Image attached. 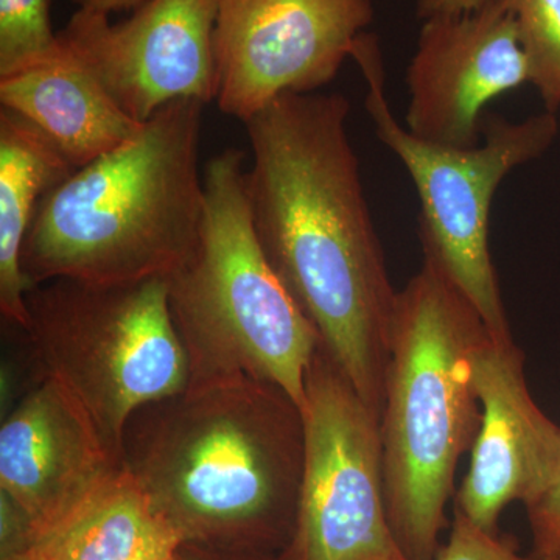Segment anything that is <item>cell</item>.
Here are the masks:
<instances>
[{
	"instance_id": "cell-12",
	"label": "cell",
	"mask_w": 560,
	"mask_h": 560,
	"mask_svg": "<svg viewBox=\"0 0 560 560\" xmlns=\"http://www.w3.org/2000/svg\"><path fill=\"white\" fill-rule=\"evenodd\" d=\"M481 423L455 508L478 528L499 534L504 508L540 499L560 471V425L533 399L525 357L514 340L486 335L474 353Z\"/></svg>"
},
{
	"instance_id": "cell-2",
	"label": "cell",
	"mask_w": 560,
	"mask_h": 560,
	"mask_svg": "<svg viewBox=\"0 0 560 560\" xmlns=\"http://www.w3.org/2000/svg\"><path fill=\"white\" fill-rule=\"evenodd\" d=\"M304 416L290 394L248 375L143 405L121 464L180 545L280 555L296 525Z\"/></svg>"
},
{
	"instance_id": "cell-23",
	"label": "cell",
	"mask_w": 560,
	"mask_h": 560,
	"mask_svg": "<svg viewBox=\"0 0 560 560\" xmlns=\"http://www.w3.org/2000/svg\"><path fill=\"white\" fill-rule=\"evenodd\" d=\"M72 2L79 7V10L94 11V13L109 16L119 11H135L145 0H72Z\"/></svg>"
},
{
	"instance_id": "cell-24",
	"label": "cell",
	"mask_w": 560,
	"mask_h": 560,
	"mask_svg": "<svg viewBox=\"0 0 560 560\" xmlns=\"http://www.w3.org/2000/svg\"><path fill=\"white\" fill-rule=\"evenodd\" d=\"M171 560H184L183 558H180L179 548H178V551H176V555L173 556V558Z\"/></svg>"
},
{
	"instance_id": "cell-21",
	"label": "cell",
	"mask_w": 560,
	"mask_h": 560,
	"mask_svg": "<svg viewBox=\"0 0 560 560\" xmlns=\"http://www.w3.org/2000/svg\"><path fill=\"white\" fill-rule=\"evenodd\" d=\"M486 0H418L419 20L425 21L436 16H455L480 9Z\"/></svg>"
},
{
	"instance_id": "cell-4",
	"label": "cell",
	"mask_w": 560,
	"mask_h": 560,
	"mask_svg": "<svg viewBox=\"0 0 560 560\" xmlns=\"http://www.w3.org/2000/svg\"><path fill=\"white\" fill-rule=\"evenodd\" d=\"M490 334L430 261L397 291L381 415L390 530L407 560H436L460 456L481 423L474 353Z\"/></svg>"
},
{
	"instance_id": "cell-13",
	"label": "cell",
	"mask_w": 560,
	"mask_h": 560,
	"mask_svg": "<svg viewBox=\"0 0 560 560\" xmlns=\"http://www.w3.org/2000/svg\"><path fill=\"white\" fill-rule=\"evenodd\" d=\"M124 470L86 410L40 375L0 429V493L31 522V541ZM28 541V544H31Z\"/></svg>"
},
{
	"instance_id": "cell-1",
	"label": "cell",
	"mask_w": 560,
	"mask_h": 560,
	"mask_svg": "<svg viewBox=\"0 0 560 560\" xmlns=\"http://www.w3.org/2000/svg\"><path fill=\"white\" fill-rule=\"evenodd\" d=\"M341 94H285L246 121V187L261 249L381 418L397 291L350 143Z\"/></svg>"
},
{
	"instance_id": "cell-8",
	"label": "cell",
	"mask_w": 560,
	"mask_h": 560,
	"mask_svg": "<svg viewBox=\"0 0 560 560\" xmlns=\"http://www.w3.org/2000/svg\"><path fill=\"white\" fill-rule=\"evenodd\" d=\"M304 469L282 560H407L390 530L381 418L323 345L305 375Z\"/></svg>"
},
{
	"instance_id": "cell-11",
	"label": "cell",
	"mask_w": 560,
	"mask_h": 560,
	"mask_svg": "<svg viewBox=\"0 0 560 560\" xmlns=\"http://www.w3.org/2000/svg\"><path fill=\"white\" fill-rule=\"evenodd\" d=\"M529 83L514 16L500 0L423 21L407 69V130L452 149L480 143L488 103Z\"/></svg>"
},
{
	"instance_id": "cell-7",
	"label": "cell",
	"mask_w": 560,
	"mask_h": 560,
	"mask_svg": "<svg viewBox=\"0 0 560 560\" xmlns=\"http://www.w3.org/2000/svg\"><path fill=\"white\" fill-rule=\"evenodd\" d=\"M352 60L366 80V110L377 138L399 158L418 190L425 261L474 305L493 337L510 340V319L490 254V210L501 180L550 149L558 138V117L547 110L522 121L486 116L482 143L471 149L436 145L412 136L390 113L374 35L360 36Z\"/></svg>"
},
{
	"instance_id": "cell-10",
	"label": "cell",
	"mask_w": 560,
	"mask_h": 560,
	"mask_svg": "<svg viewBox=\"0 0 560 560\" xmlns=\"http://www.w3.org/2000/svg\"><path fill=\"white\" fill-rule=\"evenodd\" d=\"M220 0H145L131 18L77 10L61 35L127 116L145 124L168 103L217 97L213 32Z\"/></svg>"
},
{
	"instance_id": "cell-20",
	"label": "cell",
	"mask_w": 560,
	"mask_h": 560,
	"mask_svg": "<svg viewBox=\"0 0 560 560\" xmlns=\"http://www.w3.org/2000/svg\"><path fill=\"white\" fill-rule=\"evenodd\" d=\"M533 555L560 560V471L551 488L526 508Z\"/></svg>"
},
{
	"instance_id": "cell-17",
	"label": "cell",
	"mask_w": 560,
	"mask_h": 560,
	"mask_svg": "<svg viewBox=\"0 0 560 560\" xmlns=\"http://www.w3.org/2000/svg\"><path fill=\"white\" fill-rule=\"evenodd\" d=\"M514 16L529 83L547 113L560 108V0H500Z\"/></svg>"
},
{
	"instance_id": "cell-15",
	"label": "cell",
	"mask_w": 560,
	"mask_h": 560,
	"mask_svg": "<svg viewBox=\"0 0 560 560\" xmlns=\"http://www.w3.org/2000/svg\"><path fill=\"white\" fill-rule=\"evenodd\" d=\"M179 547L124 469L9 560H171Z\"/></svg>"
},
{
	"instance_id": "cell-19",
	"label": "cell",
	"mask_w": 560,
	"mask_h": 560,
	"mask_svg": "<svg viewBox=\"0 0 560 560\" xmlns=\"http://www.w3.org/2000/svg\"><path fill=\"white\" fill-rule=\"evenodd\" d=\"M436 560H550L536 555L523 556L511 540L486 533L459 511L453 510L451 536L441 545Z\"/></svg>"
},
{
	"instance_id": "cell-6",
	"label": "cell",
	"mask_w": 560,
	"mask_h": 560,
	"mask_svg": "<svg viewBox=\"0 0 560 560\" xmlns=\"http://www.w3.org/2000/svg\"><path fill=\"white\" fill-rule=\"evenodd\" d=\"M40 375L72 394L121 459L128 419L189 386L186 349L168 305L167 279L86 283L55 279L25 293Z\"/></svg>"
},
{
	"instance_id": "cell-5",
	"label": "cell",
	"mask_w": 560,
	"mask_h": 560,
	"mask_svg": "<svg viewBox=\"0 0 560 560\" xmlns=\"http://www.w3.org/2000/svg\"><path fill=\"white\" fill-rule=\"evenodd\" d=\"M245 153L228 149L205 167L197 248L167 279L173 324L191 385L248 375L305 404V375L320 345L265 256L254 231Z\"/></svg>"
},
{
	"instance_id": "cell-9",
	"label": "cell",
	"mask_w": 560,
	"mask_h": 560,
	"mask_svg": "<svg viewBox=\"0 0 560 560\" xmlns=\"http://www.w3.org/2000/svg\"><path fill=\"white\" fill-rule=\"evenodd\" d=\"M372 21V0H220L213 54L221 113L246 124L282 95L326 86Z\"/></svg>"
},
{
	"instance_id": "cell-14",
	"label": "cell",
	"mask_w": 560,
	"mask_h": 560,
	"mask_svg": "<svg viewBox=\"0 0 560 560\" xmlns=\"http://www.w3.org/2000/svg\"><path fill=\"white\" fill-rule=\"evenodd\" d=\"M58 36L50 60L0 79V103L38 127L79 171L135 138L143 124L119 108L75 47Z\"/></svg>"
},
{
	"instance_id": "cell-3",
	"label": "cell",
	"mask_w": 560,
	"mask_h": 560,
	"mask_svg": "<svg viewBox=\"0 0 560 560\" xmlns=\"http://www.w3.org/2000/svg\"><path fill=\"white\" fill-rule=\"evenodd\" d=\"M202 108L194 98L168 103L135 138L44 195L21 249L28 289L55 279H168L190 259L206 205Z\"/></svg>"
},
{
	"instance_id": "cell-22",
	"label": "cell",
	"mask_w": 560,
	"mask_h": 560,
	"mask_svg": "<svg viewBox=\"0 0 560 560\" xmlns=\"http://www.w3.org/2000/svg\"><path fill=\"white\" fill-rule=\"evenodd\" d=\"M179 555L184 560H282L280 555L212 550V548L194 547V545H180Z\"/></svg>"
},
{
	"instance_id": "cell-18",
	"label": "cell",
	"mask_w": 560,
	"mask_h": 560,
	"mask_svg": "<svg viewBox=\"0 0 560 560\" xmlns=\"http://www.w3.org/2000/svg\"><path fill=\"white\" fill-rule=\"evenodd\" d=\"M51 0H0V79L50 60L60 49Z\"/></svg>"
},
{
	"instance_id": "cell-16",
	"label": "cell",
	"mask_w": 560,
	"mask_h": 560,
	"mask_svg": "<svg viewBox=\"0 0 560 560\" xmlns=\"http://www.w3.org/2000/svg\"><path fill=\"white\" fill-rule=\"evenodd\" d=\"M75 171L32 121L0 110V313L18 330L28 324L22 243L44 195Z\"/></svg>"
}]
</instances>
